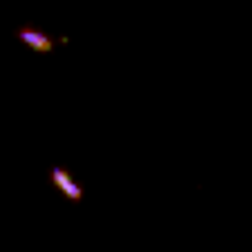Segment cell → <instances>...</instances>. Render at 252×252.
I'll use <instances>...</instances> for the list:
<instances>
[{"mask_svg": "<svg viewBox=\"0 0 252 252\" xmlns=\"http://www.w3.org/2000/svg\"><path fill=\"white\" fill-rule=\"evenodd\" d=\"M51 185L59 189V193H63L67 202H80V198H84L80 181H72V177H67V168H51Z\"/></svg>", "mask_w": 252, "mask_h": 252, "instance_id": "6da1fadb", "label": "cell"}, {"mask_svg": "<svg viewBox=\"0 0 252 252\" xmlns=\"http://www.w3.org/2000/svg\"><path fill=\"white\" fill-rule=\"evenodd\" d=\"M17 38H21V42L30 46V51H42V55H46V51L55 46V38H46L42 30H30V26H26V30H17Z\"/></svg>", "mask_w": 252, "mask_h": 252, "instance_id": "7a4b0ae2", "label": "cell"}]
</instances>
